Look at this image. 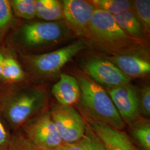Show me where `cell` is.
<instances>
[{"mask_svg": "<svg viewBox=\"0 0 150 150\" xmlns=\"http://www.w3.org/2000/svg\"><path fill=\"white\" fill-rule=\"evenodd\" d=\"M46 84L0 82V112L13 134L28 120L48 108Z\"/></svg>", "mask_w": 150, "mask_h": 150, "instance_id": "obj_1", "label": "cell"}, {"mask_svg": "<svg viewBox=\"0 0 150 150\" xmlns=\"http://www.w3.org/2000/svg\"><path fill=\"white\" fill-rule=\"evenodd\" d=\"M65 22L18 20L5 45L17 54H39L52 48L69 34Z\"/></svg>", "mask_w": 150, "mask_h": 150, "instance_id": "obj_2", "label": "cell"}, {"mask_svg": "<svg viewBox=\"0 0 150 150\" xmlns=\"http://www.w3.org/2000/svg\"><path fill=\"white\" fill-rule=\"evenodd\" d=\"M87 38L97 49L111 56L148 52L146 41L129 36L118 26L112 15L97 8Z\"/></svg>", "mask_w": 150, "mask_h": 150, "instance_id": "obj_3", "label": "cell"}, {"mask_svg": "<svg viewBox=\"0 0 150 150\" xmlns=\"http://www.w3.org/2000/svg\"><path fill=\"white\" fill-rule=\"evenodd\" d=\"M86 48L83 41H77L53 51L39 54H17L28 82L46 84L54 78L65 64Z\"/></svg>", "mask_w": 150, "mask_h": 150, "instance_id": "obj_4", "label": "cell"}, {"mask_svg": "<svg viewBox=\"0 0 150 150\" xmlns=\"http://www.w3.org/2000/svg\"><path fill=\"white\" fill-rule=\"evenodd\" d=\"M77 80L81 91L79 102L84 116L122 131L126 123L107 91L88 76L80 75Z\"/></svg>", "mask_w": 150, "mask_h": 150, "instance_id": "obj_5", "label": "cell"}, {"mask_svg": "<svg viewBox=\"0 0 150 150\" xmlns=\"http://www.w3.org/2000/svg\"><path fill=\"white\" fill-rule=\"evenodd\" d=\"M20 129L40 150H56L64 143L51 117L49 107L28 120Z\"/></svg>", "mask_w": 150, "mask_h": 150, "instance_id": "obj_6", "label": "cell"}, {"mask_svg": "<svg viewBox=\"0 0 150 150\" xmlns=\"http://www.w3.org/2000/svg\"><path fill=\"white\" fill-rule=\"evenodd\" d=\"M49 111L64 143H74L82 139L86 123L72 106L54 103L49 107Z\"/></svg>", "mask_w": 150, "mask_h": 150, "instance_id": "obj_7", "label": "cell"}, {"mask_svg": "<svg viewBox=\"0 0 150 150\" xmlns=\"http://www.w3.org/2000/svg\"><path fill=\"white\" fill-rule=\"evenodd\" d=\"M106 91L125 123L130 125L141 118L139 92L134 86L129 83Z\"/></svg>", "mask_w": 150, "mask_h": 150, "instance_id": "obj_8", "label": "cell"}, {"mask_svg": "<svg viewBox=\"0 0 150 150\" xmlns=\"http://www.w3.org/2000/svg\"><path fill=\"white\" fill-rule=\"evenodd\" d=\"M64 20L76 35L87 38L95 7L90 1L64 0Z\"/></svg>", "mask_w": 150, "mask_h": 150, "instance_id": "obj_9", "label": "cell"}, {"mask_svg": "<svg viewBox=\"0 0 150 150\" xmlns=\"http://www.w3.org/2000/svg\"><path fill=\"white\" fill-rule=\"evenodd\" d=\"M89 77L98 84L114 87L129 83L131 79L108 59H93L85 64Z\"/></svg>", "mask_w": 150, "mask_h": 150, "instance_id": "obj_10", "label": "cell"}, {"mask_svg": "<svg viewBox=\"0 0 150 150\" xmlns=\"http://www.w3.org/2000/svg\"><path fill=\"white\" fill-rule=\"evenodd\" d=\"M87 123L107 150H139L129 136L121 130L85 117Z\"/></svg>", "mask_w": 150, "mask_h": 150, "instance_id": "obj_11", "label": "cell"}, {"mask_svg": "<svg viewBox=\"0 0 150 150\" xmlns=\"http://www.w3.org/2000/svg\"><path fill=\"white\" fill-rule=\"evenodd\" d=\"M147 54H131L111 56L108 60L129 78L145 77L150 74V63Z\"/></svg>", "mask_w": 150, "mask_h": 150, "instance_id": "obj_12", "label": "cell"}, {"mask_svg": "<svg viewBox=\"0 0 150 150\" xmlns=\"http://www.w3.org/2000/svg\"><path fill=\"white\" fill-rule=\"evenodd\" d=\"M51 92L57 102L62 105L72 106L79 102L80 87L77 79L67 74L60 75L59 80L54 84Z\"/></svg>", "mask_w": 150, "mask_h": 150, "instance_id": "obj_13", "label": "cell"}, {"mask_svg": "<svg viewBox=\"0 0 150 150\" xmlns=\"http://www.w3.org/2000/svg\"><path fill=\"white\" fill-rule=\"evenodd\" d=\"M23 82H28V77L17 58V54L6 46L0 82L13 83Z\"/></svg>", "mask_w": 150, "mask_h": 150, "instance_id": "obj_14", "label": "cell"}, {"mask_svg": "<svg viewBox=\"0 0 150 150\" xmlns=\"http://www.w3.org/2000/svg\"><path fill=\"white\" fill-rule=\"evenodd\" d=\"M113 17L118 26L128 35L146 41L147 35L145 30L133 9L114 15Z\"/></svg>", "mask_w": 150, "mask_h": 150, "instance_id": "obj_15", "label": "cell"}, {"mask_svg": "<svg viewBox=\"0 0 150 150\" xmlns=\"http://www.w3.org/2000/svg\"><path fill=\"white\" fill-rule=\"evenodd\" d=\"M36 17L40 20L54 22L64 19L62 2L57 0H35Z\"/></svg>", "mask_w": 150, "mask_h": 150, "instance_id": "obj_16", "label": "cell"}, {"mask_svg": "<svg viewBox=\"0 0 150 150\" xmlns=\"http://www.w3.org/2000/svg\"><path fill=\"white\" fill-rule=\"evenodd\" d=\"M18 20L13 13L10 0H0V46L4 44Z\"/></svg>", "mask_w": 150, "mask_h": 150, "instance_id": "obj_17", "label": "cell"}, {"mask_svg": "<svg viewBox=\"0 0 150 150\" xmlns=\"http://www.w3.org/2000/svg\"><path fill=\"white\" fill-rule=\"evenodd\" d=\"M131 132L135 141L144 150H150V123L147 119L139 118L131 124Z\"/></svg>", "mask_w": 150, "mask_h": 150, "instance_id": "obj_18", "label": "cell"}, {"mask_svg": "<svg viewBox=\"0 0 150 150\" xmlns=\"http://www.w3.org/2000/svg\"><path fill=\"white\" fill-rule=\"evenodd\" d=\"M95 8L114 15L133 9V1L128 0H92Z\"/></svg>", "mask_w": 150, "mask_h": 150, "instance_id": "obj_19", "label": "cell"}, {"mask_svg": "<svg viewBox=\"0 0 150 150\" xmlns=\"http://www.w3.org/2000/svg\"><path fill=\"white\" fill-rule=\"evenodd\" d=\"M11 7L16 17L24 21H31L36 18L35 0H10Z\"/></svg>", "mask_w": 150, "mask_h": 150, "instance_id": "obj_20", "label": "cell"}, {"mask_svg": "<svg viewBox=\"0 0 150 150\" xmlns=\"http://www.w3.org/2000/svg\"><path fill=\"white\" fill-rule=\"evenodd\" d=\"M133 10L142 23L146 35L150 31V1L135 0L133 1Z\"/></svg>", "mask_w": 150, "mask_h": 150, "instance_id": "obj_21", "label": "cell"}, {"mask_svg": "<svg viewBox=\"0 0 150 150\" xmlns=\"http://www.w3.org/2000/svg\"><path fill=\"white\" fill-rule=\"evenodd\" d=\"M86 123L85 132L80 140L85 150H107L101 141Z\"/></svg>", "mask_w": 150, "mask_h": 150, "instance_id": "obj_22", "label": "cell"}, {"mask_svg": "<svg viewBox=\"0 0 150 150\" xmlns=\"http://www.w3.org/2000/svg\"><path fill=\"white\" fill-rule=\"evenodd\" d=\"M10 150H41L27 139L21 131L18 129L13 133V141Z\"/></svg>", "mask_w": 150, "mask_h": 150, "instance_id": "obj_23", "label": "cell"}, {"mask_svg": "<svg viewBox=\"0 0 150 150\" xmlns=\"http://www.w3.org/2000/svg\"><path fill=\"white\" fill-rule=\"evenodd\" d=\"M13 141V134L8 127L0 112V148L9 150Z\"/></svg>", "mask_w": 150, "mask_h": 150, "instance_id": "obj_24", "label": "cell"}, {"mask_svg": "<svg viewBox=\"0 0 150 150\" xmlns=\"http://www.w3.org/2000/svg\"><path fill=\"white\" fill-rule=\"evenodd\" d=\"M139 100L141 114L148 117L150 115V87L143 86L139 92Z\"/></svg>", "mask_w": 150, "mask_h": 150, "instance_id": "obj_25", "label": "cell"}, {"mask_svg": "<svg viewBox=\"0 0 150 150\" xmlns=\"http://www.w3.org/2000/svg\"><path fill=\"white\" fill-rule=\"evenodd\" d=\"M54 150H85L81 141L74 143H64Z\"/></svg>", "mask_w": 150, "mask_h": 150, "instance_id": "obj_26", "label": "cell"}, {"mask_svg": "<svg viewBox=\"0 0 150 150\" xmlns=\"http://www.w3.org/2000/svg\"><path fill=\"white\" fill-rule=\"evenodd\" d=\"M6 46L5 44L1 45L0 46V75L2 72V66L4 60L5 54Z\"/></svg>", "mask_w": 150, "mask_h": 150, "instance_id": "obj_27", "label": "cell"}, {"mask_svg": "<svg viewBox=\"0 0 150 150\" xmlns=\"http://www.w3.org/2000/svg\"><path fill=\"white\" fill-rule=\"evenodd\" d=\"M0 150H10V149H9V150H6V149H3L0 148Z\"/></svg>", "mask_w": 150, "mask_h": 150, "instance_id": "obj_28", "label": "cell"}]
</instances>
